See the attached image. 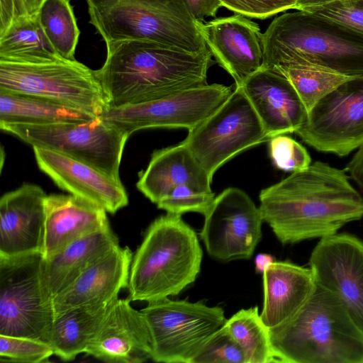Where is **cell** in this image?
Returning <instances> with one entry per match:
<instances>
[{"instance_id": "cell-37", "label": "cell", "mask_w": 363, "mask_h": 363, "mask_svg": "<svg viewBox=\"0 0 363 363\" xmlns=\"http://www.w3.org/2000/svg\"><path fill=\"white\" fill-rule=\"evenodd\" d=\"M304 11L337 22L363 34V6L357 2L335 3Z\"/></svg>"}, {"instance_id": "cell-5", "label": "cell", "mask_w": 363, "mask_h": 363, "mask_svg": "<svg viewBox=\"0 0 363 363\" xmlns=\"http://www.w3.org/2000/svg\"><path fill=\"white\" fill-rule=\"evenodd\" d=\"M202 257L197 235L181 215L157 218L133 256L128 298L149 302L179 294L196 280Z\"/></svg>"}, {"instance_id": "cell-35", "label": "cell", "mask_w": 363, "mask_h": 363, "mask_svg": "<svg viewBox=\"0 0 363 363\" xmlns=\"http://www.w3.org/2000/svg\"><path fill=\"white\" fill-rule=\"evenodd\" d=\"M269 153L274 165L284 171L303 170L311 164V156L305 147L285 135L269 140Z\"/></svg>"}, {"instance_id": "cell-15", "label": "cell", "mask_w": 363, "mask_h": 363, "mask_svg": "<svg viewBox=\"0 0 363 363\" xmlns=\"http://www.w3.org/2000/svg\"><path fill=\"white\" fill-rule=\"evenodd\" d=\"M308 264L315 283L338 296L363 331V241L346 233L322 238Z\"/></svg>"}, {"instance_id": "cell-23", "label": "cell", "mask_w": 363, "mask_h": 363, "mask_svg": "<svg viewBox=\"0 0 363 363\" xmlns=\"http://www.w3.org/2000/svg\"><path fill=\"white\" fill-rule=\"evenodd\" d=\"M212 179L191 151L182 143L155 150L146 169L140 173L138 189L157 203L175 187L189 186L212 193Z\"/></svg>"}, {"instance_id": "cell-18", "label": "cell", "mask_w": 363, "mask_h": 363, "mask_svg": "<svg viewBox=\"0 0 363 363\" xmlns=\"http://www.w3.org/2000/svg\"><path fill=\"white\" fill-rule=\"evenodd\" d=\"M130 301L128 297L118 298L112 304L85 353L110 363H142L151 359L146 321Z\"/></svg>"}, {"instance_id": "cell-16", "label": "cell", "mask_w": 363, "mask_h": 363, "mask_svg": "<svg viewBox=\"0 0 363 363\" xmlns=\"http://www.w3.org/2000/svg\"><path fill=\"white\" fill-rule=\"evenodd\" d=\"M201 34L218 64L241 86L262 67L264 46L259 26L235 13L199 23Z\"/></svg>"}, {"instance_id": "cell-31", "label": "cell", "mask_w": 363, "mask_h": 363, "mask_svg": "<svg viewBox=\"0 0 363 363\" xmlns=\"http://www.w3.org/2000/svg\"><path fill=\"white\" fill-rule=\"evenodd\" d=\"M38 17L56 52L62 58L74 60L80 30L69 0H45Z\"/></svg>"}, {"instance_id": "cell-38", "label": "cell", "mask_w": 363, "mask_h": 363, "mask_svg": "<svg viewBox=\"0 0 363 363\" xmlns=\"http://www.w3.org/2000/svg\"><path fill=\"white\" fill-rule=\"evenodd\" d=\"M45 0H0V33L18 18L38 15Z\"/></svg>"}, {"instance_id": "cell-6", "label": "cell", "mask_w": 363, "mask_h": 363, "mask_svg": "<svg viewBox=\"0 0 363 363\" xmlns=\"http://www.w3.org/2000/svg\"><path fill=\"white\" fill-rule=\"evenodd\" d=\"M89 23L106 44L157 42L191 52L208 47L185 0H86Z\"/></svg>"}, {"instance_id": "cell-32", "label": "cell", "mask_w": 363, "mask_h": 363, "mask_svg": "<svg viewBox=\"0 0 363 363\" xmlns=\"http://www.w3.org/2000/svg\"><path fill=\"white\" fill-rule=\"evenodd\" d=\"M191 363H246L239 343L224 325L201 346Z\"/></svg>"}, {"instance_id": "cell-2", "label": "cell", "mask_w": 363, "mask_h": 363, "mask_svg": "<svg viewBox=\"0 0 363 363\" xmlns=\"http://www.w3.org/2000/svg\"><path fill=\"white\" fill-rule=\"evenodd\" d=\"M103 66L96 70L109 107L134 105L169 97L207 85L212 53L191 52L139 40L106 44Z\"/></svg>"}, {"instance_id": "cell-19", "label": "cell", "mask_w": 363, "mask_h": 363, "mask_svg": "<svg viewBox=\"0 0 363 363\" xmlns=\"http://www.w3.org/2000/svg\"><path fill=\"white\" fill-rule=\"evenodd\" d=\"M39 169L60 189L115 213L128 203L121 182L94 167L48 149L33 147Z\"/></svg>"}, {"instance_id": "cell-26", "label": "cell", "mask_w": 363, "mask_h": 363, "mask_svg": "<svg viewBox=\"0 0 363 363\" xmlns=\"http://www.w3.org/2000/svg\"><path fill=\"white\" fill-rule=\"evenodd\" d=\"M113 303L75 307L55 315L48 341L54 354L71 361L85 352Z\"/></svg>"}, {"instance_id": "cell-40", "label": "cell", "mask_w": 363, "mask_h": 363, "mask_svg": "<svg viewBox=\"0 0 363 363\" xmlns=\"http://www.w3.org/2000/svg\"><path fill=\"white\" fill-rule=\"evenodd\" d=\"M346 171L363 191V145L358 149L347 164Z\"/></svg>"}, {"instance_id": "cell-28", "label": "cell", "mask_w": 363, "mask_h": 363, "mask_svg": "<svg viewBox=\"0 0 363 363\" xmlns=\"http://www.w3.org/2000/svg\"><path fill=\"white\" fill-rule=\"evenodd\" d=\"M60 59L62 57L47 38L38 15L18 18L0 33V60L44 62Z\"/></svg>"}, {"instance_id": "cell-20", "label": "cell", "mask_w": 363, "mask_h": 363, "mask_svg": "<svg viewBox=\"0 0 363 363\" xmlns=\"http://www.w3.org/2000/svg\"><path fill=\"white\" fill-rule=\"evenodd\" d=\"M269 139L295 133L308 112L296 91L279 72L262 67L241 86Z\"/></svg>"}, {"instance_id": "cell-34", "label": "cell", "mask_w": 363, "mask_h": 363, "mask_svg": "<svg viewBox=\"0 0 363 363\" xmlns=\"http://www.w3.org/2000/svg\"><path fill=\"white\" fill-rule=\"evenodd\" d=\"M215 194L196 190L186 185L175 187L157 203V208L168 213L182 215L194 212L203 216L211 208Z\"/></svg>"}, {"instance_id": "cell-3", "label": "cell", "mask_w": 363, "mask_h": 363, "mask_svg": "<svg viewBox=\"0 0 363 363\" xmlns=\"http://www.w3.org/2000/svg\"><path fill=\"white\" fill-rule=\"evenodd\" d=\"M269 333L280 362L363 363V331L338 296L316 283L296 315Z\"/></svg>"}, {"instance_id": "cell-42", "label": "cell", "mask_w": 363, "mask_h": 363, "mask_svg": "<svg viewBox=\"0 0 363 363\" xmlns=\"http://www.w3.org/2000/svg\"><path fill=\"white\" fill-rule=\"evenodd\" d=\"M274 262V257L266 253L258 254L255 259V271L257 273H264Z\"/></svg>"}, {"instance_id": "cell-17", "label": "cell", "mask_w": 363, "mask_h": 363, "mask_svg": "<svg viewBox=\"0 0 363 363\" xmlns=\"http://www.w3.org/2000/svg\"><path fill=\"white\" fill-rule=\"evenodd\" d=\"M38 185L24 183L0 199V257L42 253L45 201Z\"/></svg>"}, {"instance_id": "cell-11", "label": "cell", "mask_w": 363, "mask_h": 363, "mask_svg": "<svg viewBox=\"0 0 363 363\" xmlns=\"http://www.w3.org/2000/svg\"><path fill=\"white\" fill-rule=\"evenodd\" d=\"M269 140L241 86H235L214 113L189 130L182 141L211 179L239 153Z\"/></svg>"}, {"instance_id": "cell-36", "label": "cell", "mask_w": 363, "mask_h": 363, "mask_svg": "<svg viewBox=\"0 0 363 363\" xmlns=\"http://www.w3.org/2000/svg\"><path fill=\"white\" fill-rule=\"evenodd\" d=\"M223 6L247 18L265 19L295 9L298 0H220Z\"/></svg>"}, {"instance_id": "cell-10", "label": "cell", "mask_w": 363, "mask_h": 363, "mask_svg": "<svg viewBox=\"0 0 363 363\" xmlns=\"http://www.w3.org/2000/svg\"><path fill=\"white\" fill-rule=\"evenodd\" d=\"M140 311L151 338V359L164 363H191L203 342L228 320L219 306L168 297L147 302Z\"/></svg>"}, {"instance_id": "cell-12", "label": "cell", "mask_w": 363, "mask_h": 363, "mask_svg": "<svg viewBox=\"0 0 363 363\" xmlns=\"http://www.w3.org/2000/svg\"><path fill=\"white\" fill-rule=\"evenodd\" d=\"M315 150L347 156L363 145V76L342 82L322 97L295 132Z\"/></svg>"}, {"instance_id": "cell-43", "label": "cell", "mask_w": 363, "mask_h": 363, "mask_svg": "<svg viewBox=\"0 0 363 363\" xmlns=\"http://www.w3.org/2000/svg\"><path fill=\"white\" fill-rule=\"evenodd\" d=\"M355 2H357L358 4H359L363 6V0L356 1Z\"/></svg>"}, {"instance_id": "cell-1", "label": "cell", "mask_w": 363, "mask_h": 363, "mask_svg": "<svg viewBox=\"0 0 363 363\" xmlns=\"http://www.w3.org/2000/svg\"><path fill=\"white\" fill-rule=\"evenodd\" d=\"M264 222L283 245L337 233L363 217V197L345 170L316 161L263 189Z\"/></svg>"}, {"instance_id": "cell-21", "label": "cell", "mask_w": 363, "mask_h": 363, "mask_svg": "<svg viewBox=\"0 0 363 363\" xmlns=\"http://www.w3.org/2000/svg\"><path fill=\"white\" fill-rule=\"evenodd\" d=\"M133 256L128 247L118 245L91 264L52 298L55 315L75 307L113 303L128 287Z\"/></svg>"}, {"instance_id": "cell-39", "label": "cell", "mask_w": 363, "mask_h": 363, "mask_svg": "<svg viewBox=\"0 0 363 363\" xmlns=\"http://www.w3.org/2000/svg\"><path fill=\"white\" fill-rule=\"evenodd\" d=\"M194 18L203 22L205 17H215L223 6L220 0H185Z\"/></svg>"}, {"instance_id": "cell-30", "label": "cell", "mask_w": 363, "mask_h": 363, "mask_svg": "<svg viewBox=\"0 0 363 363\" xmlns=\"http://www.w3.org/2000/svg\"><path fill=\"white\" fill-rule=\"evenodd\" d=\"M225 325L242 347L246 363L280 362L257 306L240 310Z\"/></svg>"}, {"instance_id": "cell-9", "label": "cell", "mask_w": 363, "mask_h": 363, "mask_svg": "<svg viewBox=\"0 0 363 363\" xmlns=\"http://www.w3.org/2000/svg\"><path fill=\"white\" fill-rule=\"evenodd\" d=\"M0 128L32 147L63 154L121 182L120 164L130 135L101 116L48 124H0Z\"/></svg>"}, {"instance_id": "cell-25", "label": "cell", "mask_w": 363, "mask_h": 363, "mask_svg": "<svg viewBox=\"0 0 363 363\" xmlns=\"http://www.w3.org/2000/svg\"><path fill=\"white\" fill-rule=\"evenodd\" d=\"M119 245L110 225L84 235L43 258V276L52 298L68 288L88 267Z\"/></svg>"}, {"instance_id": "cell-41", "label": "cell", "mask_w": 363, "mask_h": 363, "mask_svg": "<svg viewBox=\"0 0 363 363\" xmlns=\"http://www.w3.org/2000/svg\"><path fill=\"white\" fill-rule=\"evenodd\" d=\"M356 1L359 0H298L295 9L297 11H306L311 8L335 3L352 2Z\"/></svg>"}, {"instance_id": "cell-29", "label": "cell", "mask_w": 363, "mask_h": 363, "mask_svg": "<svg viewBox=\"0 0 363 363\" xmlns=\"http://www.w3.org/2000/svg\"><path fill=\"white\" fill-rule=\"evenodd\" d=\"M272 69L289 81L308 113L322 97L342 82L354 77L310 62L293 63Z\"/></svg>"}, {"instance_id": "cell-24", "label": "cell", "mask_w": 363, "mask_h": 363, "mask_svg": "<svg viewBox=\"0 0 363 363\" xmlns=\"http://www.w3.org/2000/svg\"><path fill=\"white\" fill-rule=\"evenodd\" d=\"M315 286L311 269L288 261H274L263 273L264 301L260 317L269 328L294 317Z\"/></svg>"}, {"instance_id": "cell-13", "label": "cell", "mask_w": 363, "mask_h": 363, "mask_svg": "<svg viewBox=\"0 0 363 363\" xmlns=\"http://www.w3.org/2000/svg\"><path fill=\"white\" fill-rule=\"evenodd\" d=\"M234 86L207 84L164 99L109 107L100 116L129 135L149 128H186L189 130L222 106L231 95Z\"/></svg>"}, {"instance_id": "cell-22", "label": "cell", "mask_w": 363, "mask_h": 363, "mask_svg": "<svg viewBox=\"0 0 363 363\" xmlns=\"http://www.w3.org/2000/svg\"><path fill=\"white\" fill-rule=\"evenodd\" d=\"M109 225L106 211L72 194H52L45 201L42 254L47 259L76 239Z\"/></svg>"}, {"instance_id": "cell-8", "label": "cell", "mask_w": 363, "mask_h": 363, "mask_svg": "<svg viewBox=\"0 0 363 363\" xmlns=\"http://www.w3.org/2000/svg\"><path fill=\"white\" fill-rule=\"evenodd\" d=\"M41 252L0 257V335L49 341L55 313Z\"/></svg>"}, {"instance_id": "cell-33", "label": "cell", "mask_w": 363, "mask_h": 363, "mask_svg": "<svg viewBox=\"0 0 363 363\" xmlns=\"http://www.w3.org/2000/svg\"><path fill=\"white\" fill-rule=\"evenodd\" d=\"M52 354L53 349L48 342L28 337L0 335L1 362H46Z\"/></svg>"}, {"instance_id": "cell-27", "label": "cell", "mask_w": 363, "mask_h": 363, "mask_svg": "<svg viewBox=\"0 0 363 363\" xmlns=\"http://www.w3.org/2000/svg\"><path fill=\"white\" fill-rule=\"evenodd\" d=\"M96 116L45 98L0 91V124L82 121Z\"/></svg>"}, {"instance_id": "cell-4", "label": "cell", "mask_w": 363, "mask_h": 363, "mask_svg": "<svg viewBox=\"0 0 363 363\" xmlns=\"http://www.w3.org/2000/svg\"><path fill=\"white\" fill-rule=\"evenodd\" d=\"M262 40V67L310 62L347 76H363V34L310 12L275 18Z\"/></svg>"}, {"instance_id": "cell-14", "label": "cell", "mask_w": 363, "mask_h": 363, "mask_svg": "<svg viewBox=\"0 0 363 363\" xmlns=\"http://www.w3.org/2000/svg\"><path fill=\"white\" fill-rule=\"evenodd\" d=\"M259 207L244 191L228 187L204 215L200 237L207 252L222 262L250 259L262 238Z\"/></svg>"}, {"instance_id": "cell-7", "label": "cell", "mask_w": 363, "mask_h": 363, "mask_svg": "<svg viewBox=\"0 0 363 363\" xmlns=\"http://www.w3.org/2000/svg\"><path fill=\"white\" fill-rule=\"evenodd\" d=\"M0 91L45 98L100 116L109 108L96 70L74 60H0Z\"/></svg>"}]
</instances>
